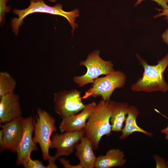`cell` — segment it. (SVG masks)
<instances>
[{
  "instance_id": "obj_1",
  "label": "cell",
  "mask_w": 168,
  "mask_h": 168,
  "mask_svg": "<svg viewBox=\"0 0 168 168\" xmlns=\"http://www.w3.org/2000/svg\"><path fill=\"white\" fill-rule=\"evenodd\" d=\"M113 105V101L102 99L97 104L94 111L86 122L85 135L91 141L95 150L98 149L101 138L111 133L110 120Z\"/></svg>"
},
{
  "instance_id": "obj_2",
  "label": "cell",
  "mask_w": 168,
  "mask_h": 168,
  "mask_svg": "<svg viewBox=\"0 0 168 168\" xmlns=\"http://www.w3.org/2000/svg\"><path fill=\"white\" fill-rule=\"evenodd\" d=\"M137 57L143 68L144 72L142 76L132 85V90L147 92L168 91V84L163 76L164 72L168 66V54L158 60L157 64L153 65L148 64L138 54H137Z\"/></svg>"
},
{
  "instance_id": "obj_3",
  "label": "cell",
  "mask_w": 168,
  "mask_h": 168,
  "mask_svg": "<svg viewBox=\"0 0 168 168\" xmlns=\"http://www.w3.org/2000/svg\"><path fill=\"white\" fill-rule=\"evenodd\" d=\"M61 4L57 3L53 6L47 5L43 0L35 1L30 0V4L26 8L22 10L14 9L13 13L17 15V18H14L11 20V25L12 31L16 35L19 33L20 26L23 23V20L27 15L35 12H41L61 16L66 18L69 22L72 28V33L78 25L75 23L77 17L79 16V10L76 9L70 12H66L63 9Z\"/></svg>"
},
{
  "instance_id": "obj_4",
  "label": "cell",
  "mask_w": 168,
  "mask_h": 168,
  "mask_svg": "<svg viewBox=\"0 0 168 168\" xmlns=\"http://www.w3.org/2000/svg\"><path fill=\"white\" fill-rule=\"evenodd\" d=\"M37 114L34 117V141L38 143L40 148L43 158L48 160L50 156L49 150L51 140L50 137L57 131L55 120L47 111L40 108L37 110Z\"/></svg>"
},
{
  "instance_id": "obj_5",
  "label": "cell",
  "mask_w": 168,
  "mask_h": 168,
  "mask_svg": "<svg viewBox=\"0 0 168 168\" xmlns=\"http://www.w3.org/2000/svg\"><path fill=\"white\" fill-rule=\"evenodd\" d=\"M100 54L99 50H95L88 54L85 60L80 63L79 65L85 66L87 71L82 75L73 77V82L78 86L92 83L100 76L108 75L115 71L112 62L103 60Z\"/></svg>"
},
{
  "instance_id": "obj_6",
  "label": "cell",
  "mask_w": 168,
  "mask_h": 168,
  "mask_svg": "<svg viewBox=\"0 0 168 168\" xmlns=\"http://www.w3.org/2000/svg\"><path fill=\"white\" fill-rule=\"evenodd\" d=\"M126 80V76L123 72L114 71L105 77L95 79L92 83L91 87L85 92L82 99L100 96L104 100H109L116 89L124 86Z\"/></svg>"
},
{
  "instance_id": "obj_7",
  "label": "cell",
  "mask_w": 168,
  "mask_h": 168,
  "mask_svg": "<svg viewBox=\"0 0 168 168\" xmlns=\"http://www.w3.org/2000/svg\"><path fill=\"white\" fill-rule=\"evenodd\" d=\"M81 92L75 89L62 90L54 94V110L63 119L77 114L85 107Z\"/></svg>"
},
{
  "instance_id": "obj_8",
  "label": "cell",
  "mask_w": 168,
  "mask_h": 168,
  "mask_svg": "<svg viewBox=\"0 0 168 168\" xmlns=\"http://www.w3.org/2000/svg\"><path fill=\"white\" fill-rule=\"evenodd\" d=\"M84 136V129L54 135L52 137L50 148L56 149L55 155L53 156L55 160L61 156L71 155L75 149L76 144Z\"/></svg>"
},
{
  "instance_id": "obj_9",
  "label": "cell",
  "mask_w": 168,
  "mask_h": 168,
  "mask_svg": "<svg viewBox=\"0 0 168 168\" xmlns=\"http://www.w3.org/2000/svg\"><path fill=\"white\" fill-rule=\"evenodd\" d=\"M22 116L0 125L3 132V141L0 146L1 151L8 150L16 152L22 138L24 132Z\"/></svg>"
},
{
  "instance_id": "obj_10",
  "label": "cell",
  "mask_w": 168,
  "mask_h": 168,
  "mask_svg": "<svg viewBox=\"0 0 168 168\" xmlns=\"http://www.w3.org/2000/svg\"><path fill=\"white\" fill-rule=\"evenodd\" d=\"M34 117L32 116L24 118V132L21 140L16 152L17 156L16 165L20 166L30 155L33 151H36L38 147L34 141L32 133L34 130Z\"/></svg>"
},
{
  "instance_id": "obj_11",
  "label": "cell",
  "mask_w": 168,
  "mask_h": 168,
  "mask_svg": "<svg viewBox=\"0 0 168 168\" xmlns=\"http://www.w3.org/2000/svg\"><path fill=\"white\" fill-rule=\"evenodd\" d=\"M97 104L92 101L86 105L85 107L78 114L62 119L59 128L60 132H73L80 131L85 128L86 121L93 113Z\"/></svg>"
},
{
  "instance_id": "obj_12",
  "label": "cell",
  "mask_w": 168,
  "mask_h": 168,
  "mask_svg": "<svg viewBox=\"0 0 168 168\" xmlns=\"http://www.w3.org/2000/svg\"><path fill=\"white\" fill-rule=\"evenodd\" d=\"M20 97L14 92L0 97V123H5L22 117Z\"/></svg>"
},
{
  "instance_id": "obj_13",
  "label": "cell",
  "mask_w": 168,
  "mask_h": 168,
  "mask_svg": "<svg viewBox=\"0 0 168 168\" xmlns=\"http://www.w3.org/2000/svg\"><path fill=\"white\" fill-rule=\"evenodd\" d=\"M75 155L79 160V164L83 168H94L97 157L93 151L90 140L84 136L75 146Z\"/></svg>"
},
{
  "instance_id": "obj_14",
  "label": "cell",
  "mask_w": 168,
  "mask_h": 168,
  "mask_svg": "<svg viewBox=\"0 0 168 168\" xmlns=\"http://www.w3.org/2000/svg\"><path fill=\"white\" fill-rule=\"evenodd\" d=\"M124 152L119 149H111L105 154L97 157L95 164L96 168H110L122 167L126 163Z\"/></svg>"
},
{
  "instance_id": "obj_15",
  "label": "cell",
  "mask_w": 168,
  "mask_h": 168,
  "mask_svg": "<svg viewBox=\"0 0 168 168\" xmlns=\"http://www.w3.org/2000/svg\"><path fill=\"white\" fill-rule=\"evenodd\" d=\"M139 114L138 110L133 105L129 106L127 116L125 120V125L122 129L120 139H124L135 132L143 133L149 137H152V133L139 127L136 122L137 118Z\"/></svg>"
},
{
  "instance_id": "obj_16",
  "label": "cell",
  "mask_w": 168,
  "mask_h": 168,
  "mask_svg": "<svg viewBox=\"0 0 168 168\" xmlns=\"http://www.w3.org/2000/svg\"><path fill=\"white\" fill-rule=\"evenodd\" d=\"M129 106L125 102L113 101V108L110 118L112 131H121Z\"/></svg>"
},
{
  "instance_id": "obj_17",
  "label": "cell",
  "mask_w": 168,
  "mask_h": 168,
  "mask_svg": "<svg viewBox=\"0 0 168 168\" xmlns=\"http://www.w3.org/2000/svg\"><path fill=\"white\" fill-rule=\"evenodd\" d=\"M16 82L8 72H0V97L14 92Z\"/></svg>"
},
{
  "instance_id": "obj_18",
  "label": "cell",
  "mask_w": 168,
  "mask_h": 168,
  "mask_svg": "<svg viewBox=\"0 0 168 168\" xmlns=\"http://www.w3.org/2000/svg\"><path fill=\"white\" fill-rule=\"evenodd\" d=\"M25 168H47V166L43 165L42 162L38 160H33L29 156L22 164Z\"/></svg>"
},
{
  "instance_id": "obj_19",
  "label": "cell",
  "mask_w": 168,
  "mask_h": 168,
  "mask_svg": "<svg viewBox=\"0 0 168 168\" xmlns=\"http://www.w3.org/2000/svg\"><path fill=\"white\" fill-rule=\"evenodd\" d=\"M9 0H0V22L1 25L3 23L5 14L9 12L11 10V7L7 6V3Z\"/></svg>"
},
{
  "instance_id": "obj_20",
  "label": "cell",
  "mask_w": 168,
  "mask_h": 168,
  "mask_svg": "<svg viewBox=\"0 0 168 168\" xmlns=\"http://www.w3.org/2000/svg\"><path fill=\"white\" fill-rule=\"evenodd\" d=\"M59 162L65 168H83L79 163L77 165H72L69 163V161L64 158H60L58 159Z\"/></svg>"
},
{
  "instance_id": "obj_21",
  "label": "cell",
  "mask_w": 168,
  "mask_h": 168,
  "mask_svg": "<svg viewBox=\"0 0 168 168\" xmlns=\"http://www.w3.org/2000/svg\"><path fill=\"white\" fill-rule=\"evenodd\" d=\"M145 0H137L135 3V6L140 4L142 1ZM157 3L159 5L161 6L163 9H166L168 8V0H152Z\"/></svg>"
},
{
  "instance_id": "obj_22",
  "label": "cell",
  "mask_w": 168,
  "mask_h": 168,
  "mask_svg": "<svg viewBox=\"0 0 168 168\" xmlns=\"http://www.w3.org/2000/svg\"><path fill=\"white\" fill-rule=\"evenodd\" d=\"M156 9L159 11H161L162 12L155 15L154 16V18H155L162 16H165L166 17L164 19H166L168 21V8L166 9L156 8Z\"/></svg>"
},
{
  "instance_id": "obj_23",
  "label": "cell",
  "mask_w": 168,
  "mask_h": 168,
  "mask_svg": "<svg viewBox=\"0 0 168 168\" xmlns=\"http://www.w3.org/2000/svg\"><path fill=\"white\" fill-rule=\"evenodd\" d=\"M49 162L47 166V168H58V166L55 164L54 162L55 161L53 156H50L49 159L48 160Z\"/></svg>"
},
{
  "instance_id": "obj_24",
  "label": "cell",
  "mask_w": 168,
  "mask_h": 168,
  "mask_svg": "<svg viewBox=\"0 0 168 168\" xmlns=\"http://www.w3.org/2000/svg\"><path fill=\"white\" fill-rule=\"evenodd\" d=\"M155 110L158 113L160 114L163 115L164 117L167 118L168 119V117H167L166 116L163 115L159 111L156 109H155ZM161 133L165 135V138L166 140H168V126L167 127L162 129L161 130Z\"/></svg>"
},
{
  "instance_id": "obj_25",
  "label": "cell",
  "mask_w": 168,
  "mask_h": 168,
  "mask_svg": "<svg viewBox=\"0 0 168 168\" xmlns=\"http://www.w3.org/2000/svg\"><path fill=\"white\" fill-rule=\"evenodd\" d=\"M161 37L163 41L168 44V28L162 34Z\"/></svg>"
},
{
  "instance_id": "obj_26",
  "label": "cell",
  "mask_w": 168,
  "mask_h": 168,
  "mask_svg": "<svg viewBox=\"0 0 168 168\" xmlns=\"http://www.w3.org/2000/svg\"><path fill=\"white\" fill-rule=\"evenodd\" d=\"M3 132L1 129L0 130V146L2 145V142L3 138Z\"/></svg>"
},
{
  "instance_id": "obj_27",
  "label": "cell",
  "mask_w": 168,
  "mask_h": 168,
  "mask_svg": "<svg viewBox=\"0 0 168 168\" xmlns=\"http://www.w3.org/2000/svg\"><path fill=\"white\" fill-rule=\"evenodd\" d=\"M34 1H38V0H34ZM49 1L51 2H55L56 1V0H48Z\"/></svg>"
},
{
  "instance_id": "obj_28",
  "label": "cell",
  "mask_w": 168,
  "mask_h": 168,
  "mask_svg": "<svg viewBox=\"0 0 168 168\" xmlns=\"http://www.w3.org/2000/svg\"><path fill=\"white\" fill-rule=\"evenodd\" d=\"M166 165L167 168H168V157L167 160L166 162Z\"/></svg>"
}]
</instances>
